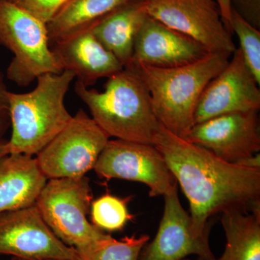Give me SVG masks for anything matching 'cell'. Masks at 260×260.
Instances as JSON below:
<instances>
[{
  "mask_svg": "<svg viewBox=\"0 0 260 260\" xmlns=\"http://www.w3.org/2000/svg\"><path fill=\"white\" fill-rule=\"evenodd\" d=\"M153 145L189 200L191 221L200 234H209L208 220L215 214L260 210V168L225 161L162 125Z\"/></svg>",
  "mask_w": 260,
  "mask_h": 260,
  "instance_id": "6da1fadb",
  "label": "cell"
},
{
  "mask_svg": "<svg viewBox=\"0 0 260 260\" xmlns=\"http://www.w3.org/2000/svg\"><path fill=\"white\" fill-rule=\"evenodd\" d=\"M229 57L224 53H210L191 64L170 68L133 61L126 65L148 89L160 124L172 134L185 138L194 125L195 110L203 90L226 67Z\"/></svg>",
  "mask_w": 260,
  "mask_h": 260,
  "instance_id": "7a4b0ae2",
  "label": "cell"
},
{
  "mask_svg": "<svg viewBox=\"0 0 260 260\" xmlns=\"http://www.w3.org/2000/svg\"><path fill=\"white\" fill-rule=\"evenodd\" d=\"M75 92L110 138L153 145L161 124L154 113L148 89L129 66L108 78L104 91L76 81Z\"/></svg>",
  "mask_w": 260,
  "mask_h": 260,
  "instance_id": "3957f363",
  "label": "cell"
},
{
  "mask_svg": "<svg viewBox=\"0 0 260 260\" xmlns=\"http://www.w3.org/2000/svg\"><path fill=\"white\" fill-rule=\"evenodd\" d=\"M75 78L68 70L48 73L37 78V87L28 93L8 92L10 154L37 155L64 129L73 117L64 99Z\"/></svg>",
  "mask_w": 260,
  "mask_h": 260,
  "instance_id": "277c9868",
  "label": "cell"
},
{
  "mask_svg": "<svg viewBox=\"0 0 260 260\" xmlns=\"http://www.w3.org/2000/svg\"><path fill=\"white\" fill-rule=\"evenodd\" d=\"M0 45L13 54L7 76L19 86L64 71L50 47L47 23L10 0H0Z\"/></svg>",
  "mask_w": 260,
  "mask_h": 260,
  "instance_id": "5b68a950",
  "label": "cell"
},
{
  "mask_svg": "<svg viewBox=\"0 0 260 260\" xmlns=\"http://www.w3.org/2000/svg\"><path fill=\"white\" fill-rule=\"evenodd\" d=\"M92 200L88 177L61 178L48 179L35 205L54 235L80 251L107 235L88 221Z\"/></svg>",
  "mask_w": 260,
  "mask_h": 260,
  "instance_id": "8992f818",
  "label": "cell"
},
{
  "mask_svg": "<svg viewBox=\"0 0 260 260\" xmlns=\"http://www.w3.org/2000/svg\"><path fill=\"white\" fill-rule=\"evenodd\" d=\"M110 138L82 109L36 159L47 179L78 178L95 167Z\"/></svg>",
  "mask_w": 260,
  "mask_h": 260,
  "instance_id": "52a82bcc",
  "label": "cell"
},
{
  "mask_svg": "<svg viewBox=\"0 0 260 260\" xmlns=\"http://www.w3.org/2000/svg\"><path fill=\"white\" fill-rule=\"evenodd\" d=\"M93 169L107 180L143 183L148 186L150 197H164L177 189V179L153 145L109 140Z\"/></svg>",
  "mask_w": 260,
  "mask_h": 260,
  "instance_id": "ba28073f",
  "label": "cell"
},
{
  "mask_svg": "<svg viewBox=\"0 0 260 260\" xmlns=\"http://www.w3.org/2000/svg\"><path fill=\"white\" fill-rule=\"evenodd\" d=\"M149 16L191 38L210 53L232 55V32L222 20L215 0H146Z\"/></svg>",
  "mask_w": 260,
  "mask_h": 260,
  "instance_id": "9c48e42d",
  "label": "cell"
},
{
  "mask_svg": "<svg viewBox=\"0 0 260 260\" xmlns=\"http://www.w3.org/2000/svg\"><path fill=\"white\" fill-rule=\"evenodd\" d=\"M24 259L80 260L43 220L35 204L0 213V256Z\"/></svg>",
  "mask_w": 260,
  "mask_h": 260,
  "instance_id": "30bf717a",
  "label": "cell"
},
{
  "mask_svg": "<svg viewBox=\"0 0 260 260\" xmlns=\"http://www.w3.org/2000/svg\"><path fill=\"white\" fill-rule=\"evenodd\" d=\"M184 139L225 161L241 164L259 153L258 112L230 113L202 121Z\"/></svg>",
  "mask_w": 260,
  "mask_h": 260,
  "instance_id": "8fae6325",
  "label": "cell"
},
{
  "mask_svg": "<svg viewBox=\"0 0 260 260\" xmlns=\"http://www.w3.org/2000/svg\"><path fill=\"white\" fill-rule=\"evenodd\" d=\"M226 67L205 87L194 113V124L234 112L259 111V85L236 49Z\"/></svg>",
  "mask_w": 260,
  "mask_h": 260,
  "instance_id": "7c38bea8",
  "label": "cell"
},
{
  "mask_svg": "<svg viewBox=\"0 0 260 260\" xmlns=\"http://www.w3.org/2000/svg\"><path fill=\"white\" fill-rule=\"evenodd\" d=\"M164 198L158 232L153 242L143 248L140 260H181L192 254L202 260H215L208 234L195 230L190 215L181 206L177 189Z\"/></svg>",
  "mask_w": 260,
  "mask_h": 260,
  "instance_id": "4fadbf2b",
  "label": "cell"
},
{
  "mask_svg": "<svg viewBox=\"0 0 260 260\" xmlns=\"http://www.w3.org/2000/svg\"><path fill=\"white\" fill-rule=\"evenodd\" d=\"M209 54L194 39L148 16L136 38L129 62L176 68L194 63Z\"/></svg>",
  "mask_w": 260,
  "mask_h": 260,
  "instance_id": "5bb4252c",
  "label": "cell"
},
{
  "mask_svg": "<svg viewBox=\"0 0 260 260\" xmlns=\"http://www.w3.org/2000/svg\"><path fill=\"white\" fill-rule=\"evenodd\" d=\"M63 70L72 72L86 87L99 78H109L119 73L124 65L98 40L91 30H85L62 42L53 44Z\"/></svg>",
  "mask_w": 260,
  "mask_h": 260,
  "instance_id": "9a60e30c",
  "label": "cell"
},
{
  "mask_svg": "<svg viewBox=\"0 0 260 260\" xmlns=\"http://www.w3.org/2000/svg\"><path fill=\"white\" fill-rule=\"evenodd\" d=\"M47 180L32 156L10 153L0 158V213L35 204Z\"/></svg>",
  "mask_w": 260,
  "mask_h": 260,
  "instance_id": "2e32d148",
  "label": "cell"
},
{
  "mask_svg": "<svg viewBox=\"0 0 260 260\" xmlns=\"http://www.w3.org/2000/svg\"><path fill=\"white\" fill-rule=\"evenodd\" d=\"M148 16L146 0H129L90 30L124 67L131 61L135 40Z\"/></svg>",
  "mask_w": 260,
  "mask_h": 260,
  "instance_id": "e0dca14e",
  "label": "cell"
},
{
  "mask_svg": "<svg viewBox=\"0 0 260 260\" xmlns=\"http://www.w3.org/2000/svg\"><path fill=\"white\" fill-rule=\"evenodd\" d=\"M129 0H70L47 23L50 44L90 30Z\"/></svg>",
  "mask_w": 260,
  "mask_h": 260,
  "instance_id": "ac0fdd59",
  "label": "cell"
},
{
  "mask_svg": "<svg viewBox=\"0 0 260 260\" xmlns=\"http://www.w3.org/2000/svg\"><path fill=\"white\" fill-rule=\"evenodd\" d=\"M222 214L226 245L218 260H260V210L234 209Z\"/></svg>",
  "mask_w": 260,
  "mask_h": 260,
  "instance_id": "d6986e66",
  "label": "cell"
},
{
  "mask_svg": "<svg viewBox=\"0 0 260 260\" xmlns=\"http://www.w3.org/2000/svg\"><path fill=\"white\" fill-rule=\"evenodd\" d=\"M150 240L143 234L116 239L107 234L91 246L78 251L80 260H140L142 251Z\"/></svg>",
  "mask_w": 260,
  "mask_h": 260,
  "instance_id": "ffe728a7",
  "label": "cell"
},
{
  "mask_svg": "<svg viewBox=\"0 0 260 260\" xmlns=\"http://www.w3.org/2000/svg\"><path fill=\"white\" fill-rule=\"evenodd\" d=\"M128 199L106 194L92 201L90 213L91 223L103 232L122 230L133 216L127 208Z\"/></svg>",
  "mask_w": 260,
  "mask_h": 260,
  "instance_id": "44dd1931",
  "label": "cell"
},
{
  "mask_svg": "<svg viewBox=\"0 0 260 260\" xmlns=\"http://www.w3.org/2000/svg\"><path fill=\"white\" fill-rule=\"evenodd\" d=\"M232 30L236 32L243 59L260 85V31L251 26L232 8Z\"/></svg>",
  "mask_w": 260,
  "mask_h": 260,
  "instance_id": "7402d4cb",
  "label": "cell"
},
{
  "mask_svg": "<svg viewBox=\"0 0 260 260\" xmlns=\"http://www.w3.org/2000/svg\"><path fill=\"white\" fill-rule=\"evenodd\" d=\"M39 20L47 23L70 0H10Z\"/></svg>",
  "mask_w": 260,
  "mask_h": 260,
  "instance_id": "603a6c76",
  "label": "cell"
},
{
  "mask_svg": "<svg viewBox=\"0 0 260 260\" xmlns=\"http://www.w3.org/2000/svg\"><path fill=\"white\" fill-rule=\"evenodd\" d=\"M232 8L251 26L260 29V0H231Z\"/></svg>",
  "mask_w": 260,
  "mask_h": 260,
  "instance_id": "cb8c5ba5",
  "label": "cell"
},
{
  "mask_svg": "<svg viewBox=\"0 0 260 260\" xmlns=\"http://www.w3.org/2000/svg\"><path fill=\"white\" fill-rule=\"evenodd\" d=\"M8 92L4 75L0 71V138H3L10 126Z\"/></svg>",
  "mask_w": 260,
  "mask_h": 260,
  "instance_id": "d4e9b609",
  "label": "cell"
},
{
  "mask_svg": "<svg viewBox=\"0 0 260 260\" xmlns=\"http://www.w3.org/2000/svg\"><path fill=\"white\" fill-rule=\"evenodd\" d=\"M220 8V15L225 28L232 34V5L231 0H215Z\"/></svg>",
  "mask_w": 260,
  "mask_h": 260,
  "instance_id": "484cf974",
  "label": "cell"
},
{
  "mask_svg": "<svg viewBox=\"0 0 260 260\" xmlns=\"http://www.w3.org/2000/svg\"><path fill=\"white\" fill-rule=\"evenodd\" d=\"M9 148H8V140L3 138H0V158L8 155Z\"/></svg>",
  "mask_w": 260,
  "mask_h": 260,
  "instance_id": "4316f807",
  "label": "cell"
},
{
  "mask_svg": "<svg viewBox=\"0 0 260 260\" xmlns=\"http://www.w3.org/2000/svg\"><path fill=\"white\" fill-rule=\"evenodd\" d=\"M11 260H70V259H18V258H12Z\"/></svg>",
  "mask_w": 260,
  "mask_h": 260,
  "instance_id": "83f0119b",
  "label": "cell"
},
{
  "mask_svg": "<svg viewBox=\"0 0 260 260\" xmlns=\"http://www.w3.org/2000/svg\"><path fill=\"white\" fill-rule=\"evenodd\" d=\"M181 260H189V259H181ZM200 260H202V259H200ZM215 260H216V259H215Z\"/></svg>",
  "mask_w": 260,
  "mask_h": 260,
  "instance_id": "f1b7e54d",
  "label": "cell"
},
{
  "mask_svg": "<svg viewBox=\"0 0 260 260\" xmlns=\"http://www.w3.org/2000/svg\"><path fill=\"white\" fill-rule=\"evenodd\" d=\"M0 260H2V259H0Z\"/></svg>",
  "mask_w": 260,
  "mask_h": 260,
  "instance_id": "f546056e",
  "label": "cell"
}]
</instances>
